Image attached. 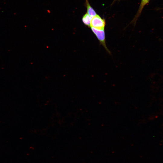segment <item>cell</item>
Returning a JSON list of instances; mask_svg holds the SVG:
<instances>
[{
  "mask_svg": "<svg viewBox=\"0 0 163 163\" xmlns=\"http://www.w3.org/2000/svg\"><path fill=\"white\" fill-rule=\"evenodd\" d=\"M91 27L92 32L99 40L100 44L104 47L106 51L109 54H110L111 53L106 45L105 33L104 30H99L92 27Z\"/></svg>",
  "mask_w": 163,
  "mask_h": 163,
  "instance_id": "6da1fadb",
  "label": "cell"
},
{
  "mask_svg": "<svg viewBox=\"0 0 163 163\" xmlns=\"http://www.w3.org/2000/svg\"><path fill=\"white\" fill-rule=\"evenodd\" d=\"M149 1L150 0H141L140 6L136 17L137 18L138 16L141 13L144 6L149 3Z\"/></svg>",
  "mask_w": 163,
  "mask_h": 163,
  "instance_id": "5b68a950",
  "label": "cell"
},
{
  "mask_svg": "<svg viewBox=\"0 0 163 163\" xmlns=\"http://www.w3.org/2000/svg\"><path fill=\"white\" fill-rule=\"evenodd\" d=\"M91 17L87 13L85 14L82 17V21L84 24L90 27Z\"/></svg>",
  "mask_w": 163,
  "mask_h": 163,
  "instance_id": "277c9868",
  "label": "cell"
},
{
  "mask_svg": "<svg viewBox=\"0 0 163 163\" xmlns=\"http://www.w3.org/2000/svg\"><path fill=\"white\" fill-rule=\"evenodd\" d=\"M87 8V13L91 18L97 14L95 11L90 5L88 0H86Z\"/></svg>",
  "mask_w": 163,
  "mask_h": 163,
  "instance_id": "3957f363",
  "label": "cell"
},
{
  "mask_svg": "<svg viewBox=\"0 0 163 163\" xmlns=\"http://www.w3.org/2000/svg\"><path fill=\"white\" fill-rule=\"evenodd\" d=\"M105 25V20L97 14L91 18L90 27L99 30H104Z\"/></svg>",
  "mask_w": 163,
  "mask_h": 163,
  "instance_id": "7a4b0ae2",
  "label": "cell"
}]
</instances>
